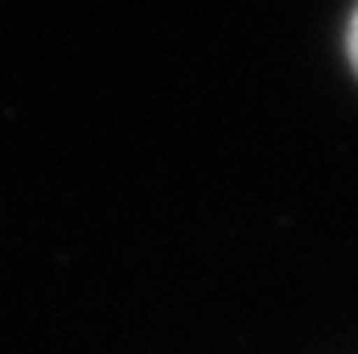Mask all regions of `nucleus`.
I'll return each instance as SVG.
<instances>
[{"mask_svg": "<svg viewBox=\"0 0 358 354\" xmlns=\"http://www.w3.org/2000/svg\"><path fill=\"white\" fill-rule=\"evenodd\" d=\"M346 58H350V66L358 74V8H355V17H350V25H346Z\"/></svg>", "mask_w": 358, "mask_h": 354, "instance_id": "obj_1", "label": "nucleus"}]
</instances>
